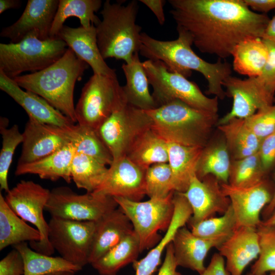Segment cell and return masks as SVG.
<instances>
[{"label":"cell","mask_w":275,"mask_h":275,"mask_svg":"<svg viewBox=\"0 0 275 275\" xmlns=\"http://www.w3.org/2000/svg\"><path fill=\"white\" fill-rule=\"evenodd\" d=\"M268 56L264 40L259 37L245 39L234 48L233 57L234 70L249 77L259 76L266 64Z\"/></svg>","instance_id":"f1b7e54d"},{"label":"cell","mask_w":275,"mask_h":275,"mask_svg":"<svg viewBox=\"0 0 275 275\" xmlns=\"http://www.w3.org/2000/svg\"><path fill=\"white\" fill-rule=\"evenodd\" d=\"M261 38L264 40L275 42V15L269 19Z\"/></svg>","instance_id":"f5cc1de1"},{"label":"cell","mask_w":275,"mask_h":275,"mask_svg":"<svg viewBox=\"0 0 275 275\" xmlns=\"http://www.w3.org/2000/svg\"><path fill=\"white\" fill-rule=\"evenodd\" d=\"M168 163L172 173L175 191L184 193L188 188L203 148L168 143Z\"/></svg>","instance_id":"83f0119b"},{"label":"cell","mask_w":275,"mask_h":275,"mask_svg":"<svg viewBox=\"0 0 275 275\" xmlns=\"http://www.w3.org/2000/svg\"><path fill=\"white\" fill-rule=\"evenodd\" d=\"M126 156L145 170L156 163H168V142L151 126L135 139Z\"/></svg>","instance_id":"f546056e"},{"label":"cell","mask_w":275,"mask_h":275,"mask_svg":"<svg viewBox=\"0 0 275 275\" xmlns=\"http://www.w3.org/2000/svg\"><path fill=\"white\" fill-rule=\"evenodd\" d=\"M39 231L26 224L10 208L0 193V250L29 241H39Z\"/></svg>","instance_id":"1f68e13d"},{"label":"cell","mask_w":275,"mask_h":275,"mask_svg":"<svg viewBox=\"0 0 275 275\" xmlns=\"http://www.w3.org/2000/svg\"><path fill=\"white\" fill-rule=\"evenodd\" d=\"M146 171L127 156L113 160L103 182L93 193L141 201L146 195Z\"/></svg>","instance_id":"2e32d148"},{"label":"cell","mask_w":275,"mask_h":275,"mask_svg":"<svg viewBox=\"0 0 275 275\" xmlns=\"http://www.w3.org/2000/svg\"><path fill=\"white\" fill-rule=\"evenodd\" d=\"M133 230L132 225L120 207L96 222L89 263L96 261Z\"/></svg>","instance_id":"603a6c76"},{"label":"cell","mask_w":275,"mask_h":275,"mask_svg":"<svg viewBox=\"0 0 275 275\" xmlns=\"http://www.w3.org/2000/svg\"><path fill=\"white\" fill-rule=\"evenodd\" d=\"M258 153L263 168L267 173L275 163V132L261 140Z\"/></svg>","instance_id":"7dc6e473"},{"label":"cell","mask_w":275,"mask_h":275,"mask_svg":"<svg viewBox=\"0 0 275 275\" xmlns=\"http://www.w3.org/2000/svg\"><path fill=\"white\" fill-rule=\"evenodd\" d=\"M174 193L164 199H150L143 202L114 198L130 221L139 237L141 253L159 242L162 238L159 231L168 229L174 212Z\"/></svg>","instance_id":"9c48e42d"},{"label":"cell","mask_w":275,"mask_h":275,"mask_svg":"<svg viewBox=\"0 0 275 275\" xmlns=\"http://www.w3.org/2000/svg\"><path fill=\"white\" fill-rule=\"evenodd\" d=\"M96 222L76 221L51 216L48 239L61 257L81 268L89 263Z\"/></svg>","instance_id":"4fadbf2b"},{"label":"cell","mask_w":275,"mask_h":275,"mask_svg":"<svg viewBox=\"0 0 275 275\" xmlns=\"http://www.w3.org/2000/svg\"><path fill=\"white\" fill-rule=\"evenodd\" d=\"M247 275H253L252 273L250 272L247 274Z\"/></svg>","instance_id":"91938a15"},{"label":"cell","mask_w":275,"mask_h":275,"mask_svg":"<svg viewBox=\"0 0 275 275\" xmlns=\"http://www.w3.org/2000/svg\"><path fill=\"white\" fill-rule=\"evenodd\" d=\"M146 112L152 120V128L167 142L202 148L209 141L219 119L217 113L195 108L178 100Z\"/></svg>","instance_id":"277c9868"},{"label":"cell","mask_w":275,"mask_h":275,"mask_svg":"<svg viewBox=\"0 0 275 275\" xmlns=\"http://www.w3.org/2000/svg\"><path fill=\"white\" fill-rule=\"evenodd\" d=\"M140 1L151 10L160 25L164 24L166 19L163 12V6L166 3L165 1L140 0Z\"/></svg>","instance_id":"816d5d0a"},{"label":"cell","mask_w":275,"mask_h":275,"mask_svg":"<svg viewBox=\"0 0 275 275\" xmlns=\"http://www.w3.org/2000/svg\"><path fill=\"white\" fill-rule=\"evenodd\" d=\"M267 275H275V271H271Z\"/></svg>","instance_id":"680465c9"},{"label":"cell","mask_w":275,"mask_h":275,"mask_svg":"<svg viewBox=\"0 0 275 275\" xmlns=\"http://www.w3.org/2000/svg\"><path fill=\"white\" fill-rule=\"evenodd\" d=\"M182 194L193 210L187 222L190 226L213 217L216 213L223 214L231 205L230 199L222 191L221 182L211 175L202 180L196 175L187 190Z\"/></svg>","instance_id":"ac0fdd59"},{"label":"cell","mask_w":275,"mask_h":275,"mask_svg":"<svg viewBox=\"0 0 275 275\" xmlns=\"http://www.w3.org/2000/svg\"><path fill=\"white\" fill-rule=\"evenodd\" d=\"M217 127L224 137L233 160L243 158L258 152L261 140L249 128L244 119H233Z\"/></svg>","instance_id":"d6a6232c"},{"label":"cell","mask_w":275,"mask_h":275,"mask_svg":"<svg viewBox=\"0 0 275 275\" xmlns=\"http://www.w3.org/2000/svg\"><path fill=\"white\" fill-rule=\"evenodd\" d=\"M200 275H230L226 267L224 257L219 253L213 255L210 262Z\"/></svg>","instance_id":"681fc988"},{"label":"cell","mask_w":275,"mask_h":275,"mask_svg":"<svg viewBox=\"0 0 275 275\" xmlns=\"http://www.w3.org/2000/svg\"><path fill=\"white\" fill-rule=\"evenodd\" d=\"M142 64L157 107L178 100L198 109L217 113L218 98L206 96L195 82L170 71L160 61L147 60Z\"/></svg>","instance_id":"ba28073f"},{"label":"cell","mask_w":275,"mask_h":275,"mask_svg":"<svg viewBox=\"0 0 275 275\" xmlns=\"http://www.w3.org/2000/svg\"><path fill=\"white\" fill-rule=\"evenodd\" d=\"M145 187L150 199H164L175 191L168 163H156L146 170Z\"/></svg>","instance_id":"b9f144b4"},{"label":"cell","mask_w":275,"mask_h":275,"mask_svg":"<svg viewBox=\"0 0 275 275\" xmlns=\"http://www.w3.org/2000/svg\"><path fill=\"white\" fill-rule=\"evenodd\" d=\"M9 120L1 117L0 133L2 138V146L0 152V188L1 190L7 193L9 189L8 175L15 151L17 147L22 143L23 134L17 124L8 128Z\"/></svg>","instance_id":"ab89813d"},{"label":"cell","mask_w":275,"mask_h":275,"mask_svg":"<svg viewBox=\"0 0 275 275\" xmlns=\"http://www.w3.org/2000/svg\"><path fill=\"white\" fill-rule=\"evenodd\" d=\"M57 38L64 41L78 58L87 63L92 69L93 74L117 75L115 70L107 65L101 56L94 25L88 29L64 25Z\"/></svg>","instance_id":"7402d4cb"},{"label":"cell","mask_w":275,"mask_h":275,"mask_svg":"<svg viewBox=\"0 0 275 275\" xmlns=\"http://www.w3.org/2000/svg\"><path fill=\"white\" fill-rule=\"evenodd\" d=\"M139 53H134L130 63L122 65L126 81L123 89L128 103L147 111L157 106L150 93L148 78Z\"/></svg>","instance_id":"4316f807"},{"label":"cell","mask_w":275,"mask_h":275,"mask_svg":"<svg viewBox=\"0 0 275 275\" xmlns=\"http://www.w3.org/2000/svg\"><path fill=\"white\" fill-rule=\"evenodd\" d=\"M275 208V174H274V187L272 198L270 203L264 209L262 214L263 217V220L268 218L271 214L273 209ZM262 220V221H263Z\"/></svg>","instance_id":"11a10c76"},{"label":"cell","mask_w":275,"mask_h":275,"mask_svg":"<svg viewBox=\"0 0 275 275\" xmlns=\"http://www.w3.org/2000/svg\"><path fill=\"white\" fill-rule=\"evenodd\" d=\"M74 273L73 272L71 271H58L56 272H53L51 273H49L45 275H74Z\"/></svg>","instance_id":"6f0895ef"},{"label":"cell","mask_w":275,"mask_h":275,"mask_svg":"<svg viewBox=\"0 0 275 275\" xmlns=\"http://www.w3.org/2000/svg\"><path fill=\"white\" fill-rule=\"evenodd\" d=\"M177 26L202 53L219 59L231 56L236 45L250 37L261 38L270 19L252 11L243 0H169Z\"/></svg>","instance_id":"6da1fadb"},{"label":"cell","mask_w":275,"mask_h":275,"mask_svg":"<svg viewBox=\"0 0 275 275\" xmlns=\"http://www.w3.org/2000/svg\"><path fill=\"white\" fill-rule=\"evenodd\" d=\"M266 174L258 152L231 161L228 184L238 187L253 186L265 179Z\"/></svg>","instance_id":"f35d334b"},{"label":"cell","mask_w":275,"mask_h":275,"mask_svg":"<svg viewBox=\"0 0 275 275\" xmlns=\"http://www.w3.org/2000/svg\"><path fill=\"white\" fill-rule=\"evenodd\" d=\"M226 95L233 99L229 112L219 119L217 126L237 118L245 119L259 109L274 104V96L268 93L256 77L241 79L229 76L224 81Z\"/></svg>","instance_id":"5bb4252c"},{"label":"cell","mask_w":275,"mask_h":275,"mask_svg":"<svg viewBox=\"0 0 275 275\" xmlns=\"http://www.w3.org/2000/svg\"><path fill=\"white\" fill-rule=\"evenodd\" d=\"M59 0H29L21 16L14 23L3 28L0 36L17 43L28 36L41 40L49 39Z\"/></svg>","instance_id":"9a60e30c"},{"label":"cell","mask_w":275,"mask_h":275,"mask_svg":"<svg viewBox=\"0 0 275 275\" xmlns=\"http://www.w3.org/2000/svg\"><path fill=\"white\" fill-rule=\"evenodd\" d=\"M244 120L251 131L262 140L275 132V104L259 109Z\"/></svg>","instance_id":"ee69618b"},{"label":"cell","mask_w":275,"mask_h":275,"mask_svg":"<svg viewBox=\"0 0 275 275\" xmlns=\"http://www.w3.org/2000/svg\"><path fill=\"white\" fill-rule=\"evenodd\" d=\"M223 193L230 200L237 227L257 228L262 223L260 214L271 201L273 191L264 179L249 187H238L221 183Z\"/></svg>","instance_id":"e0dca14e"},{"label":"cell","mask_w":275,"mask_h":275,"mask_svg":"<svg viewBox=\"0 0 275 275\" xmlns=\"http://www.w3.org/2000/svg\"><path fill=\"white\" fill-rule=\"evenodd\" d=\"M260 252L258 258L251 267L253 275H266L275 271V225L261 224L257 228Z\"/></svg>","instance_id":"7bdbcfd3"},{"label":"cell","mask_w":275,"mask_h":275,"mask_svg":"<svg viewBox=\"0 0 275 275\" xmlns=\"http://www.w3.org/2000/svg\"><path fill=\"white\" fill-rule=\"evenodd\" d=\"M123 3L105 1L100 11L102 19L95 28L103 58L129 63L134 53L140 51L142 28L136 23L138 2L133 0L125 5Z\"/></svg>","instance_id":"5b68a950"},{"label":"cell","mask_w":275,"mask_h":275,"mask_svg":"<svg viewBox=\"0 0 275 275\" xmlns=\"http://www.w3.org/2000/svg\"><path fill=\"white\" fill-rule=\"evenodd\" d=\"M22 134V150L17 165L40 160L69 143L60 127L41 123L30 117Z\"/></svg>","instance_id":"d6986e66"},{"label":"cell","mask_w":275,"mask_h":275,"mask_svg":"<svg viewBox=\"0 0 275 275\" xmlns=\"http://www.w3.org/2000/svg\"><path fill=\"white\" fill-rule=\"evenodd\" d=\"M152 125L146 111L127 103L115 111L97 131L116 160L126 156L135 139Z\"/></svg>","instance_id":"7c38bea8"},{"label":"cell","mask_w":275,"mask_h":275,"mask_svg":"<svg viewBox=\"0 0 275 275\" xmlns=\"http://www.w3.org/2000/svg\"><path fill=\"white\" fill-rule=\"evenodd\" d=\"M89 66L68 47L60 59L47 68L12 79L20 87L43 98L75 123L74 87Z\"/></svg>","instance_id":"3957f363"},{"label":"cell","mask_w":275,"mask_h":275,"mask_svg":"<svg viewBox=\"0 0 275 275\" xmlns=\"http://www.w3.org/2000/svg\"><path fill=\"white\" fill-rule=\"evenodd\" d=\"M21 5V1L20 0H1L0 1V13L10 9H18Z\"/></svg>","instance_id":"db71d44e"},{"label":"cell","mask_w":275,"mask_h":275,"mask_svg":"<svg viewBox=\"0 0 275 275\" xmlns=\"http://www.w3.org/2000/svg\"><path fill=\"white\" fill-rule=\"evenodd\" d=\"M178 38L171 41H162L142 32L139 53L147 60L162 62L170 71L187 78L192 71L200 73L208 84L206 93L223 99L226 93L224 80L231 75V65L226 61L218 60L209 63L198 56L193 50V42L189 36L177 31Z\"/></svg>","instance_id":"7a4b0ae2"},{"label":"cell","mask_w":275,"mask_h":275,"mask_svg":"<svg viewBox=\"0 0 275 275\" xmlns=\"http://www.w3.org/2000/svg\"><path fill=\"white\" fill-rule=\"evenodd\" d=\"M231 162L230 154L224 137L212 143L208 142L200 155L196 176L202 180L211 175L221 183H228Z\"/></svg>","instance_id":"836d02e7"},{"label":"cell","mask_w":275,"mask_h":275,"mask_svg":"<svg viewBox=\"0 0 275 275\" xmlns=\"http://www.w3.org/2000/svg\"><path fill=\"white\" fill-rule=\"evenodd\" d=\"M190 227L194 234L207 239H228L238 228L236 218L231 205L222 216L209 217Z\"/></svg>","instance_id":"60d3db41"},{"label":"cell","mask_w":275,"mask_h":275,"mask_svg":"<svg viewBox=\"0 0 275 275\" xmlns=\"http://www.w3.org/2000/svg\"><path fill=\"white\" fill-rule=\"evenodd\" d=\"M106 165L95 159L80 153H75L71 164L72 180L78 188L88 193L96 190L107 174Z\"/></svg>","instance_id":"74e56055"},{"label":"cell","mask_w":275,"mask_h":275,"mask_svg":"<svg viewBox=\"0 0 275 275\" xmlns=\"http://www.w3.org/2000/svg\"><path fill=\"white\" fill-rule=\"evenodd\" d=\"M50 191L31 180H21L10 189L5 197L10 208L19 217L34 225L39 231L41 239L30 242L34 251L51 256L54 250L48 239V223L44 217L43 211L48 200Z\"/></svg>","instance_id":"30bf717a"},{"label":"cell","mask_w":275,"mask_h":275,"mask_svg":"<svg viewBox=\"0 0 275 275\" xmlns=\"http://www.w3.org/2000/svg\"><path fill=\"white\" fill-rule=\"evenodd\" d=\"M177 266L171 241L166 247L165 258L157 275H182L177 271Z\"/></svg>","instance_id":"c3c4849f"},{"label":"cell","mask_w":275,"mask_h":275,"mask_svg":"<svg viewBox=\"0 0 275 275\" xmlns=\"http://www.w3.org/2000/svg\"><path fill=\"white\" fill-rule=\"evenodd\" d=\"M140 253V240L133 230L102 257L91 264L100 275H117L121 268L136 261Z\"/></svg>","instance_id":"e575fe53"},{"label":"cell","mask_w":275,"mask_h":275,"mask_svg":"<svg viewBox=\"0 0 275 275\" xmlns=\"http://www.w3.org/2000/svg\"><path fill=\"white\" fill-rule=\"evenodd\" d=\"M261 224L265 226L275 225V208L270 216L262 221Z\"/></svg>","instance_id":"9f6ffc18"},{"label":"cell","mask_w":275,"mask_h":275,"mask_svg":"<svg viewBox=\"0 0 275 275\" xmlns=\"http://www.w3.org/2000/svg\"><path fill=\"white\" fill-rule=\"evenodd\" d=\"M118 206L112 197L93 192L78 194L68 187L60 186L50 190L45 210L53 217L96 222Z\"/></svg>","instance_id":"8fae6325"},{"label":"cell","mask_w":275,"mask_h":275,"mask_svg":"<svg viewBox=\"0 0 275 275\" xmlns=\"http://www.w3.org/2000/svg\"><path fill=\"white\" fill-rule=\"evenodd\" d=\"M252 11L264 14L275 9V0H243Z\"/></svg>","instance_id":"f907efd6"},{"label":"cell","mask_w":275,"mask_h":275,"mask_svg":"<svg viewBox=\"0 0 275 275\" xmlns=\"http://www.w3.org/2000/svg\"><path fill=\"white\" fill-rule=\"evenodd\" d=\"M75 153L74 148L69 143L58 151L40 160L17 165L15 174L16 176L35 174L42 179L52 181L62 178L69 183L72 180L71 164Z\"/></svg>","instance_id":"484cf974"},{"label":"cell","mask_w":275,"mask_h":275,"mask_svg":"<svg viewBox=\"0 0 275 275\" xmlns=\"http://www.w3.org/2000/svg\"><path fill=\"white\" fill-rule=\"evenodd\" d=\"M217 249L226 259L230 275H242L246 267L259 257L260 248L257 228L240 227Z\"/></svg>","instance_id":"44dd1931"},{"label":"cell","mask_w":275,"mask_h":275,"mask_svg":"<svg viewBox=\"0 0 275 275\" xmlns=\"http://www.w3.org/2000/svg\"><path fill=\"white\" fill-rule=\"evenodd\" d=\"M226 239L202 238L194 234L185 226L180 228L172 241L178 266L201 274L205 269L204 260L209 250L212 248L217 249Z\"/></svg>","instance_id":"cb8c5ba5"},{"label":"cell","mask_w":275,"mask_h":275,"mask_svg":"<svg viewBox=\"0 0 275 275\" xmlns=\"http://www.w3.org/2000/svg\"><path fill=\"white\" fill-rule=\"evenodd\" d=\"M20 253L24 262L23 275H45L58 271L75 272L82 268L62 257H52L37 252L26 242L13 246Z\"/></svg>","instance_id":"8d00e7d4"},{"label":"cell","mask_w":275,"mask_h":275,"mask_svg":"<svg viewBox=\"0 0 275 275\" xmlns=\"http://www.w3.org/2000/svg\"><path fill=\"white\" fill-rule=\"evenodd\" d=\"M127 103L117 75L93 74L84 86L75 107L77 123L97 130L115 111Z\"/></svg>","instance_id":"52a82bcc"},{"label":"cell","mask_w":275,"mask_h":275,"mask_svg":"<svg viewBox=\"0 0 275 275\" xmlns=\"http://www.w3.org/2000/svg\"><path fill=\"white\" fill-rule=\"evenodd\" d=\"M102 6L101 0H59L49 37L57 38L65 20L71 16L78 18L81 26L88 29L96 26L101 19L95 15Z\"/></svg>","instance_id":"d590c367"},{"label":"cell","mask_w":275,"mask_h":275,"mask_svg":"<svg viewBox=\"0 0 275 275\" xmlns=\"http://www.w3.org/2000/svg\"><path fill=\"white\" fill-rule=\"evenodd\" d=\"M267 46L268 56L261 75L256 77L260 85L270 95L275 94V42L264 40Z\"/></svg>","instance_id":"f6af8a7d"},{"label":"cell","mask_w":275,"mask_h":275,"mask_svg":"<svg viewBox=\"0 0 275 275\" xmlns=\"http://www.w3.org/2000/svg\"><path fill=\"white\" fill-rule=\"evenodd\" d=\"M67 46L57 38L41 40L34 36L15 43H1L0 70L11 78L25 71H39L60 59Z\"/></svg>","instance_id":"8992f818"},{"label":"cell","mask_w":275,"mask_h":275,"mask_svg":"<svg viewBox=\"0 0 275 275\" xmlns=\"http://www.w3.org/2000/svg\"><path fill=\"white\" fill-rule=\"evenodd\" d=\"M61 128L76 153L91 157L106 166L112 163L113 157L97 130L78 124Z\"/></svg>","instance_id":"4dcf8cb0"},{"label":"cell","mask_w":275,"mask_h":275,"mask_svg":"<svg viewBox=\"0 0 275 275\" xmlns=\"http://www.w3.org/2000/svg\"><path fill=\"white\" fill-rule=\"evenodd\" d=\"M173 202L174 212L168 229L159 242L145 257L132 263L135 275H153L161 263L163 251L172 241L178 229L184 226L192 216L191 207L182 193L175 191Z\"/></svg>","instance_id":"d4e9b609"},{"label":"cell","mask_w":275,"mask_h":275,"mask_svg":"<svg viewBox=\"0 0 275 275\" xmlns=\"http://www.w3.org/2000/svg\"><path fill=\"white\" fill-rule=\"evenodd\" d=\"M23 258L16 249L11 251L0 261V275H23Z\"/></svg>","instance_id":"bcb514c9"},{"label":"cell","mask_w":275,"mask_h":275,"mask_svg":"<svg viewBox=\"0 0 275 275\" xmlns=\"http://www.w3.org/2000/svg\"><path fill=\"white\" fill-rule=\"evenodd\" d=\"M0 89L20 105L32 118L41 123L64 128L75 124L38 95L24 91L14 80L0 70Z\"/></svg>","instance_id":"ffe728a7"}]
</instances>
